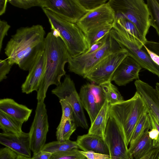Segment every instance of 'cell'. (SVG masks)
<instances>
[{
	"label": "cell",
	"mask_w": 159,
	"mask_h": 159,
	"mask_svg": "<svg viewBox=\"0 0 159 159\" xmlns=\"http://www.w3.org/2000/svg\"><path fill=\"white\" fill-rule=\"evenodd\" d=\"M46 34L40 25L21 27L11 36L4 49L8 63L29 71L44 51Z\"/></svg>",
	"instance_id": "obj_1"
},
{
	"label": "cell",
	"mask_w": 159,
	"mask_h": 159,
	"mask_svg": "<svg viewBox=\"0 0 159 159\" xmlns=\"http://www.w3.org/2000/svg\"><path fill=\"white\" fill-rule=\"evenodd\" d=\"M44 52L45 59L44 74L37 91L38 102H44L48 87L58 86L61 79L66 75L65 66L69 55L66 46L59 37L54 36L52 31L45 37Z\"/></svg>",
	"instance_id": "obj_2"
},
{
	"label": "cell",
	"mask_w": 159,
	"mask_h": 159,
	"mask_svg": "<svg viewBox=\"0 0 159 159\" xmlns=\"http://www.w3.org/2000/svg\"><path fill=\"white\" fill-rule=\"evenodd\" d=\"M148 111L143 99L136 92L131 98L110 104L109 116L122 127L128 146L134 129L143 115Z\"/></svg>",
	"instance_id": "obj_3"
},
{
	"label": "cell",
	"mask_w": 159,
	"mask_h": 159,
	"mask_svg": "<svg viewBox=\"0 0 159 159\" xmlns=\"http://www.w3.org/2000/svg\"><path fill=\"white\" fill-rule=\"evenodd\" d=\"M42 10L47 17L52 30L55 29L66 45L70 56L75 57L89 49L85 35L76 24L69 22L46 8Z\"/></svg>",
	"instance_id": "obj_4"
},
{
	"label": "cell",
	"mask_w": 159,
	"mask_h": 159,
	"mask_svg": "<svg viewBox=\"0 0 159 159\" xmlns=\"http://www.w3.org/2000/svg\"><path fill=\"white\" fill-rule=\"evenodd\" d=\"M109 34L121 48L127 51L128 56L136 61L142 68L156 75L159 78V66L144 50L143 43L137 40L115 20Z\"/></svg>",
	"instance_id": "obj_5"
},
{
	"label": "cell",
	"mask_w": 159,
	"mask_h": 159,
	"mask_svg": "<svg viewBox=\"0 0 159 159\" xmlns=\"http://www.w3.org/2000/svg\"><path fill=\"white\" fill-rule=\"evenodd\" d=\"M115 17L122 16L133 23L145 38L151 26L148 5L143 0H109Z\"/></svg>",
	"instance_id": "obj_6"
},
{
	"label": "cell",
	"mask_w": 159,
	"mask_h": 159,
	"mask_svg": "<svg viewBox=\"0 0 159 159\" xmlns=\"http://www.w3.org/2000/svg\"><path fill=\"white\" fill-rule=\"evenodd\" d=\"M121 48L110 35L105 44L97 50L89 53H84L75 57L69 55L68 62L69 70L84 78L104 57Z\"/></svg>",
	"instance_id": "obj_7"
},
{
	"label": "cell",
	"mask_w": 159,
	"mask_h": 159,
	"mask_svg": "<svg viewBox=\"0 0 159 159\" xmlns=\"http://www.w3.org/2000/svg\"><path fill=\"white\" fill-rule=\"evenodd\" d=\"M52 93L59 100H65L71 106L76 127L88 129L89 126L81 99L77 92L75 84L69 75H65L63 81L53 89Z\"/></svg>",
	"instance_id": "obj_8"
},
{
	"label": "cell",
	"mask_w": 159,
	"mask_h": 159,
	"mask_svg": "<svg viewBox=\"0 0 159 159\" xmlns=\"http://www.w3.org/2000/svg\"><path fill=\"white\" fill-rule=\"evenodd\" d=\"M128 55L127 51L122 48L110 53L100 61L84 78L99 85L111 82L115 71Z\"/></svg>",
	"instance_id": "obj_9"
},
{
	"label": "cell",
	"mask_w": 159,
	"mask_h": 159,
	"mask_svg": "<svg viewBox=\"0 0 159 159\" xmlns=\"http://www.w3.org/2000/svg\"><path fill=\"white\" fill-rule=\"evenodd\" d=\"M49 124L46 105L38 102L35 115L28 133L31 151L35 154L42 150L45 145Z\"/></svg>",
	"instance_id": "obj_10"
},
{
	"label": "cell",
	"mask_w": 159,
	"mask_h": 159,
	"mask_svg": "<svg viewBox=\"0 0 159 159\" xmlns=\"http://www.w3.org/2000/svg\"><path fill=\"white\" fill-rule=\"evenodd\" d=\"M104 140L111 159H129L123 130L118 123L109 116L106 127Z\"/></svg>",
	"instance_id": "obj_11"
},
{
	"label": "cell",
	"mask_w": 159,
	"mask_h": 159,
	"mask_svg": "<svg viewBox=\"0 0 159 159\" xmlns=\"http://www.w3.org/2000/svg\"><path fill=\"white\" fill-rule=\"evenodd\" d=\"M115 19L114 10L108 2L88 12L76 24L85 34L90 30L100 25L113 24Z\"/></svg>",
	"instance_id": "obj_12"
},
{
	"label": "cell",
	"mask_w": 159,
	"mask_h": 159,
	"mask_svg": "<svg viewBox=\"0 0 159 159\" xmlns=\"http://www.w3.org/2000/svg\"><path fill=\"white\" fill-rule=\"evenodd\" d=\"M45 8L53 12L62 19L75 24L88 12L78 0H46Z\"/></svg>",
	"instance_id": "obj_13"
},
{
	"label": "cell",
	"mask_w": 159,
	"mask_h": 159,
	"mask_svg": "<svg viewBox=\"0 0 159 159\" xmlns=\"http://www.w3.org/2000/svg\"><path fill=\"white\" fill-rule=\"evenodd\" d=\"M142 68L136 61L128 56L115 71L111 81L120 86L125 85L134 80L139 79V73Z\"/></svg>",
	"instance_id": "obj_14"
},
{
	"label": "cell",
	"mask_w": 159,
	"mask_h": 159,
	"mask_svg": "<svg viewBox=\"0 0 159 159\" xmlns=\"http://www.w3.org/2000/svg\"><path fill=\"white\" fill-rule=\"evenodd\" d=\"M0 143L8 147L18 155L31 158V150L28 133L23 132L20 134L1 133Z\"/></svg>",
	"instance_id": "obj_15"
},
{
	"label": "cell",
	"mask_w": 159,
	"mask_h": 159,
	"mask_svg": "<svg viewBox=\"0 0 159 159\" xmlns=\"http://www.w3.org/2000/svg\"><path fill=\"white\" fill-rule=\"evenodd\" d=\"M45 64L43 52L29 71V74L21 86L23 93L28 94L34 91H38L44 74Z\"/></svg>",
	"instance_id": "obj_16"
},
{
	"label": "cell",
	"mask_w": 159,
	"mask_h": 159,
	"mask_svg": "<svg viewBox=\"0 0 159 159\" xmlns=\"http://www.w3.org/2000/svg\"><path fill=\"white\" fill-rule=\"evenodd\" d=\"M134 84L136 92L143 99L148 111L151 113L159 122V97L155 89L139 79L136 80Z\"/></svg>",
	"instance_id": "obj_17"
},
{
	"label": "cell",
	"mask_w": 159,
	"mask_h": 159,
	"mask_svg": "<svg viewBox=\"0 0 159 159\" xmlns=\"http://www.w3.org/2000/svg\"><path fill=\"white\" fill-rule=\"evenodd\" d=\"M0 111L23 124L28 120L32 110L13 99L5 98L0 100Z\"/></svg>",
	"instance_id": "obj_18"
},
{
	"label": "cell",
	"mask_w": 159,
	"mask_h": 159,
	"mask_svg": "<svg viewBox=\"0 0 159 159\" xmlns=\"http://www.w3.org/2000/svg\"><path fill=\"white\" fill-rule=\"evenodd\" d=\"M76 142L79 148L84 152L109 155L108 148L104 140L98 135L88 133L78 136Z\"/></svg>",
	"instance_id": "obj_19"
},
{
	"label": "cell",
	"mask_w": 159,
	"mask_h": 159,
	"mask_svg": "<svg viewBox=\"0 0 159 159\" xmlns=\"http://www.w3.org/2000/svg\"><path fill=\"white\" fill-rule=\"evenodd\" d=\"M79 96L83 106L87 111L92 124L102 107L98 103L90 84H87L81 87Z\"/></svg>",
	"instance_id": "obj_20"
},
{
	"label": "cell",
	"mask_w": 159,
	"mask_h": 159,
	"mask_svg": "<svg viewBox=\"0 0 159 159\" xmlns=\"http://www.w3.org/2000/svg\"><path fill=\"white\" fill-rule=\"evenodd\" d=\"M109 107L110 104L106 100L94 120L91 124L88 133L98 135L104 140L106 129L109 117Z\"/></svg>",
	"instance_id": "obj_21"
},
{
	"label": "cell",
	"mask_w": 159,
	"mask_h": 159,
	"mask_svg": "<svg viewBox=\"0 0 159 159\" xmlns=\"http://www.w3.org/2000/svg\"><path fill=\"white\" fill-rule=\"evenodd\" d=\"M149 129H146L136 143L131 148H128L130 159H139L155 147L153 140L149 137Z\"/></svg>",
	"instance_id": "obj_22"
},
{
	"label": "cell",
	"mask_w": 159,
	"mask_h": 159,
	"mask_svg": "<svg viewBox=\"0 0 159 159\" xmlns=\"http://www.w3.org/2000/svg\"><path fill=\"white\" fill-rule=\"evenodd\" d=\"M23 124L0 111V128L3 132L19 135L23 132Z\"/></svg>",
	"instance_id": "obj_23"
},
{
	"label": "cell",
	"mask_w": 159,
	"mask_h": 159,
	"mask_svg": "<svg viewBox=\"0 0 159 159\" xmlns=\"http://www.w3.org/2000/svg\"><path fill=\"white\" fill-rule=\"evenodd\" d=\"M152 128L150 116L148 112L144 113L136 126L129 143V148L132 147L141 137L147 129Z\"/></svg>",
	"instance_id": "obj_24"
},
{
	"label": "cell",
	"mask_w": 159,
	"mask_h": 159,
	"mask_svg": "<svg viewBox=\"0 0 159 159\" xmlns=\"http://www.w3.org/2000/svg\"><path fill=\"white\" fill-rule=\"evenodd\" d=\"M113 27V24L99 25L89 30L85 34L89 48L93 44L109 33Z\"/></svg>",
	"instance_id": "obj_25"
},
{
	"label": "cell",
	"mask_w": 159,
	"mask_h": 159,
	"mask_svg": "<svg viewBox=\"0 0 159 159\" xmlns=\"http://www.w3.org/2000/svg\"><path fill=\"white\" fill-rule=\"evenodd\" d=\"M75 148H79L76 142L69 139L62 142L57 140L49 142L45 144L42 150L52 154L67 151Z\"/></svg>",
	"instance_id": "obj_26"
},
{
	"label": "cell",
	"mask_w": 159,
	"mask_h": 159,
	"mask_svg": "<svg viewBox=\"0 0 159 159\" xmlns=\"http://www.w3.org/2000/svg\"><path fill=\"white\" fill-rule=\"evenodd\" d=\"M76 127L74 121L69 119L63 122H60L56 132L57 140L62 142L69 140Z\"/></svg>",
	"instance_id": "obj_27"
},
{
	"label": "cell",
	"mask_w": 159,
	"mask_h": 159,
	"mask_svg": "<svg viewBox=\"0 0 159 159\" xmlns=\"http://www.w3.org/2000/svg\"><path fill=\"white\" fill-rule=\"evenodd\" d=\"M105 95L106 100L110 104H114L123 101L124 99L117 88L111 82L100 85Z\"/></svg>",
	"instance_id": "obj_28"
},
{
	"label": "cell",
	"mask_w": 159,
	"mask_h": 159,
	"mask_svg": "<svg viewBox=\"0 0 159 159\" xmlns=\"http://www.w3.org/2000/svg\"><path fill=\"white\" fill-rule=\"evenodd\" d=\"M115 20L137 40L144 44L147 41L146 38L141 34L136 26L130 21L122 16L116 17Z\"/></svg>",
	"instance_id": "obj_29"
},
{
	"label": "cell",
	"mask_w": 159,
	"mask_h": 159,
	"mask_svg": "<svg viewBox=\"0 0 159 159\" xmlns=\"http://www.w3.org/2000/svg\"><path fill=\"white\" fill-rule=\"evenodd\" d=\"M151 26L156 30L159 37V4L157 0H147Z\"/></svg>",
	"instance_id": "obj_30"
},
{
	"label": "cell",
	"mask_w": 159,
	"mask_h": 159,
	"mask_svg": "<svg viewBox=\"0 0 159 159\" xmlns=\"http://www.w3.org/2000/svg\"><path fill=\"white\" fill-rule=\"evenodd\" d=\"M46 0H8V2L16 7L27 9L34 7L45 8Z\"/></svg>",
	"instance_id": "obj_31"
},
{
	"label": "cell",
	"mask_w": 159,
	"mask_h": 159,
	"mask_svg": "<svg viewBox=\"0 0 159 159\" xmlns=\"http://www.w3.org/2000/svg\"><path fill=\"white\" fill-rule=\"evenodd\" d=\"M143 47L152 60L159 66V42L147 40Z\"/></svg>",
	"instance_id": "obj_32"
},
{
	"label": "cell",
	"mask_w": 159,
	"mask_h": 159,
	"mask_svg": "<svg viewBox=\"0 0 159 159\" xmlns=\"http://www.w3.org/2000/svg\"><path fill=\"white\" fill-rule=\"evenodd\" d=\"M49 159H87L78 149L52 154Z\"/></svg>",
	"instance_id": "obj_33"
},
{
	"label": "cell",
	"mask_w": 159,
	"mask_h": 159,
	"mask_svg": "<svg viewBox=\"0 0 159 159\" xmlns=\"http://www.w3.org/2000/svg\"><path fill=\"white\" fill-rule=\"evenodd\" d=\"M62 109V116L60 123L64 122L68 119L74 121L73 111L71 106L65 100H59Z\"/></svg>",
	"instance_id": "obj_34"
},
{
	"label": "cell",
	"mask_w": 159,
	"mask_h": 159,
	"mask_svg": "<svg viewBox=\"0 0 159 159\" xmlns=\"http://www.w3.org/2000/svg\"><path fill=\"white\" fill-rule=\"evenodd\" d=\"M108 0H78L81 6L87 12L93 10L107 3Z\"/></svg>",
	"instance_id": "obj_35"
},
{
	"label": "cell",
	"mask_w": 159,
	"mask_h": 159,
	"mask_svg": "<svg viewBox=\"0 0 159 159\" xmlns=\"http://www.w3.org/2000/svg\"><path fill=\"white\" fill-rule=\"evenodd\" d=\"M92 91L100 105L102 107L106 100V97L100 85L90 84Z\"/></svg>",
	"instance_id": "obj_36"
},
{
	"label": "cell",
	"mask_w": 159,
	"mask_h": 159,
	"mask_svg": "<svg viewBox=\"0 0 159 159\" xmlns=\"http://www.w3.org/2000/svg\"><path fill=\"white\" fill-rule=\"evenodd\" d=\"M12 65L7 60H0V81L7 79V75L10 71Z\"/></svg>",
	"instance_id": "obj_37"
},
{
	"label": "cell",
	"mask_w": 159,
	"mask_h": 159,
	"mask_svg": "<svg viewBox=\"0 0 159 159\" xmlns=\"http://www.w3.org/2000/svg\"><path fill=\"white\" fill-rule=\"evenodd\" d=\"M10 27L6 21L0 20V52L2 50L3 39L7 35L8 31Z\"/></svg>",
	"instance_id": "obj_38"
},
{
	"label": "cell",
	"mask_w": 159,
	"mask_h": 159,
	"mask_svg": "<svg viewBox=\"0 0 159 159\" xmlns=\"http://www.w3.org/2000/svg\"><path fill=\"white\" fill-rule=\"evenodd\" d=\"M18 156L16 152L8 147L0 150V159H16Z\"/></svg>",
	"instance_id": "obj_39"
},
{
	"label": "cell",
	"mask_w": 159,
	"mask_h": 159,
	"mask_svg": "<svg viewBox=\"0 0 159 159\" xmlns=\"http://www.w3.org/2000/svg\"><path fill=\"white\" fill-rule=\"evenodd\" d=\"M80 152L85 156L87 159H111L110 155L96 153L93 151Z\"/></svg>",
	"instance_id": "obj_40"
},
{
	"label": "cell",
	"mask_w": 159,
	"mask_h": 159,
	"mask_svg": "<svg viewBox=\"0 0 159 159\" xmlns=\"http://www.w3.org/2000/svg\"><path fill=\"white\" fill-rule=\"evenodd\" d=\"M109 35V33L107 34L102 38L91 45V46L85 51L84 53H91L94 52L99 49L106 43Z\"/></svg>",
	"instance_id": "obj_41"
},
{
	"label": "cell",
	"mask_w": 159,
	"mask_h": 159,
	"mask_svg": "<svg viewBox=\"0 0 159 159\" xmlns=\"http://www.w3.org/2000/svg\"><path fill=\"white\" fill-rule=\"evenodd\" d=\"M139 159H159V146L153 148L145 155Z\"/></svg>",
	"instance_id": "obj_42"
},
{
	"label": "cell",
	"mask_w": 159,
	"mask_h": 159,
	"mask_svg": "<svg viewBox=\"0 0 159 159\" xmlns=\"http://www.w3.org/2000/svg\"><path fill=\"white\" fill-rule=\"evenodd\" d=\"M148 133L149 137L153 140L154 146L156 147L157 143L159 138V133L158 130L155 127L152 126V129L148 131Z\"/></svg>",
	"instance_id": "obj_43"
},
{
	"label": "cell",
	"mask_w": 159,
	"mask_h": 159,
	"mask_svg": "<svg viewBox=\"0 0 159 159\" xmlns=\"http://www.w3.org/2000/svg\"><path fill=\"white\" fill-rule=\"evenodd\" d=\"M52 153L43 150L33 154L30 159H49Z\"/></svg>",
	"instance_id": "obj_44"
},
{
	"label": "cell",
	"mask_w": 159,
	"mask_h": 159,
	"mask_svg": "<svg viewBox=\"0 0 159 159\" xmlns=\"http://www.w3.org/2000/svg\"><path fill=\"white\" fill-rule=\"evenodd\" d=\"M8 2V0H0V16L5 12Z\"/></svg>",
	"instance_id": "obj_45"
},
{
	"label": "cell",
	"mask_w": 159,
	"mask_h": 159,
	"mask_svg": "<svg viewBox=\"0 0 159 159\" xmlns=\"http://www.w3.org/2000/svg\"><path fill=\"white\" fill-rule=\"evenodd\" d=\"M155 89L157 94L159 97V83L157 82L156 83Z\"/></svg>",
	"instance_id": "obj_46"
},
{
	"label": "cell",
	"mask_w": 159,
	"mask_h": 159,
	"mask_svg": "<svg viewBox=\"0 0 159 159\" xmlns=\"http://www.w3.org/2000/svg\"><path fill=\"white\" fill-rule=\"evenodd\" d=\"M30 158L25 156L18 155L16 159H30Z\"/></svg>",
	"instance_id": "obj_47"
},
{
	"label": "cell",
	"mask_w": 159,
	"mask_h": 159,
	"mask_svg": "<svg viewBox=\"0 0 159 159\" xmlns=\"http://www.w3.org/2000/svg\"><path fill=\"white\" fill-rule=\"evenodd\" d=\"M157 2H158V3L159 4V0H157Z\"/></svg>",
	"instance_id": "obj_48"
}]
</instances>
